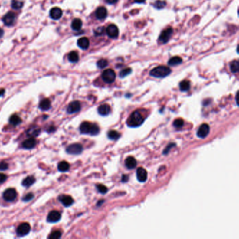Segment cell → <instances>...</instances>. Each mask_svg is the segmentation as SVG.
I'll return each instance as SVG.
<instances>
[{"mask_svg": "<svg viewBox=\"0 0 239 239\" xmlns=\"http://www.w3.org/2000/svg\"><path fill=\"white\" fill-rule=\"evenodd\" d=\"M80 131L83 134H90L91 136H96L99 133V128L96 124L91 123L88 121H84L80 126Z\"/></svg>", "mask_w": 239, "mask_h": 239, "instance_id": "6da1fadb", "label": "cell"}, {"mask_svg": "<svg viewBox=\"0 0 239 239\" xmlns=\"http://www.w3.org/2000/svg\"><path fill=\"white\" fill-rule=\"evenodd\" d=\"M144 118L138 111L133 112L127 121V125L129 127H138L142 125Z\"/></svg>", "mask_w": 239, "mask_h": 239, "instance_id": "7a4b0ae2", "label": "cell"}, {"mask_svg": "<svg viewBox=\"0 0 239 239\" xmlns=\"http://www.w3.org/2000/svg\"><path fill=\"white\" fill-rule=\"evenodd\" d=\"M170 72H171V70L169 67H165V66H159L152 70L149 74L151 76L157 77V78H163L169 75Z\"/></svg>", "mask_w": 239, "mask_h": 239, "instance_id": "3957f363", "label": "cell"}, {"mask_svg": "<svg viewBox=\"0 0 239 239\" xmlns=\"http://www.w3.org/2000/svg\"><path fill=\"white\" fill-rule=\"evenodd\" d=\"M102 78L105 83H112L116 79V74L114 71L112 69L105 70L102 74Z\"/></svg>", "mask_w": 239, "mask_h": 239, "instance_id": "277c9868", "label": "cell"}, {"mask_svg": "<svg viewBox=\"0 0 239 239\" xmlns=\"http://www.w3.org/2000/svg\"><path fill=\"white\" fill-rule=\"evenodd\" d=\"M66 151L68 154L72 155H79L83 151L82 145L79 143L72 144L67 147Z\"/></svg>", "mask_w": 239, "mask_h": 239, "instance_id": "5b68a950", "label": "cell"}, {"mask_svg": "<svg viewBox=\"0 0 239 239\" xmlns=\"http://www.w3.org/2000/svg\"><path fill=\"white\" fill-rule=\"evenodd\" d=\"M31 229L30 225L27 222L22 223L16 229V234L18 236H24L28 235L30 233Z\"/></svg>", "mask_w": 239, "mask_h": 239, "instance_id": "8992f818", "label": "cell"}, {"mask_svg": "<svg viewBox=\"0 0 239 239\" xmlns=\"http://www.w3.org/2000/svg\"><path fill=\"white\" fill-rule=\"evenodd\" d=\"M17 197V192L15 191V189H13V188H9V189H6L3 194V198L5 201H8V202H11L14 201Z\"/></svg>", "mask_w": 239, "mask_h": 239, "instance_id": "52a82bcc", "label": "cell"}, {"mask_svg": "<svg viewBox=\"0 0 239 239\" xmlns=\"http://www.w3.org/2000/svg\"><path fill=\"white\" fill-rule=\"evenodd\" d=\"M172 32H173V30H172V28H168L163 30V32L161 33L160 36L159 37V41L162 44H165L168 42L170 38L172 36Z\"/></svg>", "mask_w": 239, "mask_h": 239, "instance_id": "ba28073f", "label": "cell"}, {"mask_svg": "<svg viewBox=\"0 0 239 239\" xmlns=\"http://www.w3.org/2000/svg\"><path fill=\"white\" fill-rule=\"evenodd\" d=\"M210 132V127L207 123H203L197 130V136L200 138H205Z\"/></svg>", "mask_w": 239, "mask_h": 239, "instance_id": "9c48e42d", "label": "cell"}, {"mask_svg": "<svg viewBox=\"0 0 239 239\" xmlns=\"http://www.w3.org/2000/svg\"><path fill=\"white\" fill-rule=\"evenodd\" d=\"M106 32L108 36L112 39H115L119 35V29L114 24L110 25L106 29Z\"/></svg>", "mask_w": 239, "mask_h": 239, "instance_id": "30bf717a", "label": "cell"}, {"mask_svg": "<svg viewBox=\"0 0 239 239\" xmlns=\"http://www.w3.org/2000/svg\"><path fill=\"white\" fill-rule=\"evenodd\" d=\"M61 214L57 211H51L48 214L47 221L50 223H56L61 220Z\"/></svg>", "mask_w": 239, "mask_h": 239, "instance_id": "8fae6325", "label": "cell"}, {"mask_svg": "<svg viewBox=\"0 0 239 239\" xmlns=\"http://www.w3.org/2000/svg\"><path fill=\"white\" fill-rule=\"evenodd\" d=\"M81 110V103L79 101H73L68 105L67 111L69 114L78 112Z\"/></svg>", "mask_w": 239, "mask_h": 239, "instance_id": "7c38bea8", "label": "cell"}, {"mask_svg": "<svg viewBox=\"0 0 239 239\" xmlns=\"http://www.w3.org/2000/svg\"><path fill=\"white\" fill-rule=\"evenodd\" d=\"M15 19V15L13 12H8L2 18L4 23L7 26H11L14 24Z\"/></svg>", "mask_w": 239, "mask_h": 239, "instance_id": "4fadbf2b", "label": "cell"}, {"mask_svg": "<svg viewBox=\"0 0 239 239\" xmlns=\"http://www.w3.org/2000/svg\"><path fill=\"white\" fill-rule=\"evenodd\" d=\"M36 144H37L36 140H35L34 138H32V137H31L30 138H28L27 140L24 141L23 144H22V145H23V147L24 149H31L36 146Z\"/></svg>", "mask_w": 239, "mask_h": 239, "instance_id": "5bb4252c", "label": "cell"}, {"mask_svg": "<svg viewBox=\"0 0 239 239\" xmlns=\"http://www.w3.org/2000/svg\"><path fill=\"white\" fill-rule=\"evenodd\" d=\"M137 178L140 182H145L147 179V172L145 169L139 168L137 170Z\"/></svg>", "mask_w": 239, "mask_h": 239, "instance_id": "9a60e30c", "label": "cell"}, {"mask_svg": "<svg viewBox=\"0 0 239 239\" xmlns=\"http://www.w3.org/2000/svg\"><path fill=\"white\" fill-rule=\"evenodd\" d=\"M59 200L61 202L63 203L64 206L69 207L70 205H72L74 203V200L70 196L67 195H62L59 197Z\"/></svg>", "mask_w": 239, "mask_h": 239, "instance_id": "2e32d148", "label": "cell"}, {"mask_svg": "<svg viewBox=\"0 0 239 239\" xmlns=\"http://www.w3.org/2000/svg\"><path fill=\"white\" fill-rule=\"evenodd\" d=\"M96 15L97 18L99 20L105 19L107 15V11L106 8L103 7V6L98 7L96 11Z\"/></svg>", "mask_w": 239, "mask_h": 239, "instance_id": "e0dca14e", "label": "cell"}, {"mask_svg": "<svg viewBox=\"0 0 239 239\" xmlns=\"http://www.w3.org/2000/svg\"><path fill=\"white\" fill-rule=\"evenodd\" d=\"M63 15V11L60 8L55 7L50 11V16L54 20H58Z\"/></svg>", "mask_w": 239, "mask_h": 239, "instance_id": "ac0fdd59", "label": "cell"}, {"mask_svg": "<svg viewBox=\"0 0 239 239\" xmlns=\"http://www.w3.org/2000/svg\"><path fill=\"white\" fill-rule=\"evenodd\" d=\"M89 40L86 37H81L77 41V45L79 46V48H81V49H87L89 46Z\"/></svg>", "mask_w": 239, "mask_h": 239, "instance_id": "d6986e66", "label": "cell"}, {"mask_svg": "<svg viewBox=\"0 0 239 239\" xmlns=\"http://www.w3.org/2000/svg\"><path fill=\"white\" fill-rule=\"evenodd\" d=\"M98 113L102 116H107L110 112V107L107 104L101 105L98 109Z\"/></svg>", "mask_w": 239, "mask_h": 239, "instance_id": "ffe728a7", "label": "cell"}, {"mask_svg": "<svg viewBox=\"0 0 239 239\" xmlns=\"http://www.w3.org/2000/svg\"><path fill=\"white\" fill-rule=\"evenodd\" d=\"M125 164L128 169H133L137 165V161L133 157L129 156L126 159Z\"/></svg>", "mask_w": 239, "mask_h": 239, "instance_id": "44dd1931", "label": "cell"}, {"mask_svg": "<svg viewBox=\"0 0 239 239\" xmlns=\"http://www.w3.org/2000/svg\"><path fill=\"white\" fill-rule=\"evenodd\" d=\"M39 107L42 111H47L51 108V102L48 99L44 98L40 102Z\"/></svg>", "mask_w": 239, "mask_h": 239, "instance_id": "7402d4cb", "label": "cell"}, {"mask_svg": "<svg viewBox=\"0 0 239 239\" xmlns=\"http://www.w3.org/2000/svg\"><path fill=\"white\" fill-rule=\"evenodd\" d=\"M40 128L37 126L32 127L30 128V129H28L27 131V135L29 136L32 137V138H34V137H36L37 136H39V133H40Z\"/></svg>", "mask_w": 239, "mask_h": 239, "instance_id": "603a6c76", "label": "cell"}, {"mask_svg": "<svg viewBox=\"0 0 239 239\" xmlns=\"http://www.w3.org/2000/svg\"><path fill=\"white\" fill-rule=\"evenodd\" d=\"M35 181H36V180H35V178H34V177L28 176L23 180V182H22V185H23V186H24V187H30L31 185H32L35 182Z\"/></svg>", "mask_w": 239, "mask_h": 239, "instance_id": "cb8c5ba5", "label": "cell"}, {"mask_svg": "<svg viewBox=\"0 0 239 239\" xmlns=\"http://www.w3.org/2000/svg\"><path fill=\"white\" fill-rule=\"evenodd\" d=\"M57 169L61 172H66L70 169V164L67 161H61L59 163Z\"/></svg>", "mask_w": 239, "mask_h": 239, "instance_id": "d4e9b609", "label": "cell"}, {"mask_svg": "<svg viewBox=\"0 0 239 239\" xmlns=\"http://www.w3.org/2000/svg\"><path fill=\"white\" fill-rule=\"evenodd\" d=\"M82 27V21L80 19L76 18L72 21V28L74 30H79Z\"/></svg>", "mask_w": 239, "mask_h": 239, "instance_id": "484cf974", "label": "cell"}, {"mask_svg": "<svg viewBox=\"0 0 239 239\" xmlns=\"http://www.w3.org/2000/svg\"><path fill=\"white\" fill-rule=\"evenodd\" d=\"M182 59L178 56H175L170 58L169 61V65L171 66H175L182 63Z\"/></svg>", "mask_w": 239, "mask_h": 239, "instance_id": "4316f807", "label": "cell"}, {"mask_svg": "<svg viewBox=\"0 0 239 239\" xmlns=\"http://www.w3.org/2000/svg\"><path fill=\"white\" fill-rule=\"evenodd\" d=\"M68 59L72 63H77V62H78L79 59L78 53L76 51L70 52L69 55H68Z\"/></svg>", "mask_w": 239, "mask_h": 239, "instance_id": "83f0119b", "label": "cell"}, {"mask_svg": "<svg viewBox=\"0 0 239 239\" xmlns=\"http://www.w3.org/2000/svg\"><path fill=\"white\" fill-rule=\"evenodd\" d=\"M21 121H22L21 119L20 118L18 115H15V114L13 115V116H11L10 119H9L10 123H11V124L14 125V126H17V125L20 124V123H21Z\"/></svg>", "mask_w": 239, "mask_h": 239, "instance_id": "f1b7e54d", "label": "cell"}, {"mask_svg": "<svg viewBox=\"0 0 239 239\" xmlns=\"http://www.w3.org/2000/svg\"><path fill=\"white\" fill-rule=\"evenodd\" d=\"M107 136L110 140H116L120 138V134L119 133V132L116 131V130H110V131L108 132Z\"/></svg>", "mask_w": 239, "mask_h": 239, "instance_id": "f546056e", "label": "cell"}, {"mask_svg": "<svg viewBox=\"0 0 239 239\" xmlns=\"http://www.w3.org/2000/svg\"><path fill=\"white\" fill-rule=\"evenodd\" d=\"M180 88L182 91H187L190 88V83L188 81H182L180 83Z\"/></svg>", "mask_w": 239, "mask_h": 239, "instance_id": "4dcf8cb0", "label": "cell"}, {"mask_svg": "<svg viewBox=\"0 0 239 239\" xmlns=\"http://www.w3.org/2000/svg\"><path fill=\"white\" fill-rule=\"evenodd\" d=\"M230 70L233 73H236L239 70V63L238 61H232L230 64Z\"/></svg>", "mask_w": 239, "mask_h": 239, "instance_id": "1f68e13d", "label": "cell"}, {"mask_svg": "<svg viewBox=\"0 0 239 239\" xmlns=\"http://www.w3.org/2000/svg\"><path fill=\"white\" fill-rule=\"evenodd\" d=\"M23 6V3L18 0H13L11 2V6L14 9H19Z\"/></svg>", "mask_w": 239, "mask_h": 239, "instance_id": "d6a6232c", "label": "cell"}, {"mask_svg": "<svg viewBox=\"0 0 239 239\" xmlns=\"http://www.w3.org/2000/svg\"><path fill=\"white\" fill-rule=\"evenodd\" d=\"M107 65H108V62L107 60L105 59L100 60V61H98V63H97V66H98V67L100 68V69H103V68L107 67Z\"/></svg>", "mask_w": 239, "mask_h": 239, "instance_id": "836d02e7", "label": "cell"}, {"mask_svg": "<svg viewBox=\"0 0 239 239\" xmlns=\"http://www.w3.org/2000/svg\"><path fill=\"white\" fill-rule=\"evenodd\" d=\"M62 234L60 231H55L54 232H52L51 234H50L49 236H48V238L50 239H58L61 237Z\"/></svg>", "mask_w": 239, "mask_h": 239, "instance_id": "e575fe53", "label": "cell"}, {"mask_svg": "<svg viewBox=\"0 0 239 239\" xmlns=\"http://www.w3.org/2000/svg\"><path fill=\"white\" fill-rule=\"evenodd\" d=\"M132 70L130 68H126V69L121 70L120 72V74H119V77H121V78H123V77H126L127 75L130 74V73H131Z\"/></svg>", "mask_w": 239, "mask_h": 239, "instance_id": "d590c367", "label": "cell"}, {"mask_svg": "<svg viewBox=\"0 0 239 239\" xmlns=\"http://www.w3.org/2000/svg\"><path fill=\"white\" fill-rule=\"evenodd\" d=\"M166 3L164 1H161V0H157V1L154 3V6L157 8H164V6H165Z\"/></svg>", "mask_w": 239, "mask_h": 239, "instance_id": "8d00e7d4", "label": "cell"}, {"mask_svg": "<svg viewBox=\"0 0 239 239\" xmlns=\"http://www.w3.org/2000/svg\"><path fill=\"white\" fill-rule=\"evenodd\" d=\"M184 125V121L182 119H175L173 122V126L175 128H181Z\"/></svg>", "mask_w": 239, "mask_h": 239, "instance_id": "74e56055", "label": "cell"}, {"mask_svg": "<svg viewBox=\"0 0 239 239\" xmlns=\"http://www.w3.org/2000/svg\"><path fill=\"white\" fill-rule=\"evenodd\" d=\"M97 189H98V192H100L101 194H105L107 192V188L105 187V185H98L96 186Z\"/></svg>", "mask_w": 239, "mask_h": 239, "instance_id": "f35d334b", "label": "cell"}, {"mask_svg": "<svg viewBox=\"0 0 239 239\" xmlns=\"http://www.w3.org/2000/svg\"><path fill=\"white\" fill-rule=\"evenodd\" d=\"M34 198V195H33L32 193H29L27 194L25 196L23 197V201H31L32 199Z\"/></svg>", "mask_w": 239, "mask_h": 239, "instance_id": "ab89813d", "label": "cell"}, {"mask_svg": "<svg viewBox=\"0 0 239 239\" xmlns=\"http://www.w3.org/2000/svg\"><path fill=\"white\" fill-rule=\"evenodd\" d=\"M8 165L7 163L4 162V161L1 162L0 163V170H5L8 169Z\"/></svg>", "mask_w": 239, "mask_h": 239, "instance_id": "60d3db41", "label": "cell"}, {"mask_svg": "<svg viewBox=\"0 0 239 239\" xmlns=\"http://www.w3.org/2000/svg\"><path fill=\"white\" fill-rule=\"evenodd\" d=\"M6 178H7V177L5 174L4 173H0V184L3 183L6 181Z\"/></svg>", "mask_w": 239, "mask_h": 239, "instance_id": "b9f144b4", "label": "cell"}, {"mask_svg": "<svg viewBox=\"0 0 239 239\" xmlns=\"http://www.w3.org/2000/svg\"><path fill=\"white\" fill-rule=\"evenodd\" d=\"M103 28H98L95 30V34L96 35H101L103 33Z\"/></svg>", "mask_w": 239, "mask_h": 239, "instance_id": "7bdbcfd3", "label": "cell"}, {"mask_svg": "<svg viewBox=\"0 0 239 239\" xmlns=\"http://www.w3.org/2000/svg\"><path fill=\"white\" fill-rule=\"evenodd\" d=\"M117 1H118V0H106V2H107V3L110 4H115Z\"/></svg>", "mask_w": 239, "mask_h": 239, "instance_id": "ee69618b", "label": "cell"}, {"mask_svg": "<svg viewBox=\"0 0 239 239\" xmlns=\"http://www.w3.org/2000/svg\"><path fill=\"white\" fill-rule=\"evenodd\" d=\"M128 180V176H126V175H123V180H122L123 182H126Z\"/></svg>", "mask_w": 239, "mask_h": 239, "instance_id": "f6af8a7d", "label": "cell"}, {"mask_svg": "<svg viewBox=\"0 0 239 239\" xmlns=\"http://www.w3.org/2000/svg\"><path fill=\"white\" fill-rule=\"evenodd\" d=\"M135 2H137V3H144L145 2V0H135Z\"/></svg>", "mask_w": 239, "mask_h": 239, "instance_id": "bcb514c9", "label": "cell"}, {"mask_svg": "<svg viewBox=\"0 0 239 239\" xmlns=\"http://www.w3.org/2000/svg\"><path fill=\"white\" fill-rule=\"evenodd\" d=\"M3 34H4V30H2V29L0 28V38H1V37H2V36H3Z\"/></svg>", "mask_w": 239, "mask_h": 239, "instance_id": "7dc6e473", "label": "cell"}, {"mask_svg": "<svg viewBox=\"0 0 239 239\" xmlns=\"http://www.w3.org/2000/svg\"><path fill=\"white\" fill-rule=\"evenodd\" d=\"M4 93V89H1V90H0V96H3Z\"/></svg>", "mask_w": 239, "mask_h": 239, "instance_id": "c3c4849f", "label": "cell"}]
</instances>
